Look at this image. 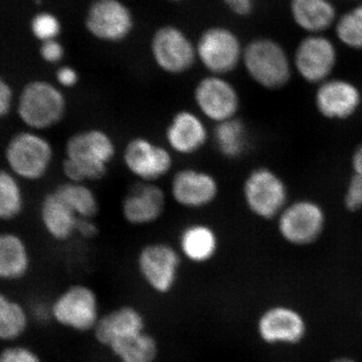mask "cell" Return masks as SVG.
<instances>
[{
    "mask_svg": "<svg viewBox=\"0 0 362 362\" xmlns=\"http://www.w3.org/2000/svg\"><path fill=\"white\" fill-rule=\"evenodd\" d=\"M335 362H354V361H349V359H339V361H337Z\"/></svg>",
    "mask_w": 362,
    "mask_h": 362,
    "instance_id": "cell-41",
    "label": "cell"
},
{
    "mask_svg": "<svg viewBox=\"0 0 362 362\" xmlns=\"http://www.w3.org/2000/svg\"><path fill=\"white\" fill-rule=\"evenodd\" d=\"M354 168L357 175H362V145L354 156Z\"/></svg>",
    "mask_w": 362,
    "mask_h": 362,
    "instance_id": "cell-40",
    "label": "cell"
},
{
    "mask_svg": "<svg viewBox=\"0 0 362 362\" xmlns=\"http://www.w3.org/2000/svg\"><path fill=\"white\" fill-rule=\"evenodd\" d=\"M80 218L56 192L45 195L40 206V221L52 240L59 243L70 240L77 233Z\"/></svg>",
    "mask_w": 362,
    "mask_h": 362,
    "instance_id": "cell-20",
    "label": "cell"
},
{
    "mask_svg": "<svg viewBox=\"0 0 362 362\" xmlns=\"http://www.w3.org/2000/svg\"><path fill=\"white\" fill-rule=\"evenodd\" d=\"M206 121L197 112L189 109L175 112L164 132L166 146L173 154L180 156L199 153L209 140Z\"/></svg>",
    "mask_w": 362,
    "mask_h": 362,
    "instance_id": "cell-14",
    "label": "cell"
},
{
    "mask_svg": "<svg viewBox=\"0 0 362 362\" xmlns=\"http://www.w3.org/2000/svg\"><path fill=\"white\" fill-rule=\"evenodd\" d=\"M39 52L40 59L49 65H58L66 56L65 47L59 40L40 42Z\"/></svg>",
    "mask_w": 362,
    "mask_h": 362,
    "instance_id": "cell-33",
    "label": "cell"
},
{
    "mask_svg": "<svg viewBox=\"0 0 362 362\" xmlns=\"http://www.w3.org/2000/svg\"><path fill=\"white\" fill-rule=\"evenodd\" d=\"M324 225L320 207L310 202H300L286 209L279 221V228L288 242L306 245L314 242Z\"/></svg>",
    "mask_w": 362,
    "mask_h": 362,
    "instance_id": "cell-18",
    "label": "cell"
},
{
    "mask_svg": "<svg viewBox=\"0 0 362 362\" xmlns=\"http://www.w3.org/2000/svg\"><path fill=\"white\" fill-rule=\"evenodd\" d=\"M316 104L320 113L328 118H347L361 104V93L346 81H328L319 88Z\"/></svg>",
    "mask_w": 362,
    "mask_h": 362,
    "instance_id": "cell-22",
    "label": "cell"
},
{
    "mask_svg": "<svg viewBox=\"0 0 362 362\" xmlns=\"http://www.w3.org/2000/svg\"><path fill=\"white\" fill-rule=\"evenodd\" d=\"M213 138L218 153L226 159L239 158L246 149V128L239 119L216 124Z\"/></svg>",
    "mask_w": 362,
    "mask_h": 362,
    "instance_id": "cell-29",
    "label": "cell"
},
{
    "mask_svg": "<svg viewBox=\"0 0 362 362\" xmlns=\"http://www.w3.org/2000/svg\"><path fill=\"white\" fill-rule=\"evenodd\" d=\"M68 106L62 88L45 78H35L21 88L14 110L25 129L44 132L63 122Z\"/></svg>",
    "mask_w": 362,
    "mask_h": 362,
    "instance_id": "cell-2",
    "label": "cell"
},
{
    "mask_svg": "<svg viewBox=\"0 0 362 362\" xmlns=\"http://www.w3.org/2000/svg\"><path fill=\"white\" fill-rule=\"evenodd\" d=\"M0 362H44L40 354L28 345L16 342L0 349Z\"/></svg>",
    "mask_w": 362,
    "mask_h": 362,
    "instance_id": "cell-32",
    "label": "cell"
},
{
    "mask_svg": "<svg viewBox=\"0 0 362 362\" xmlns=\"http://www.w3.org/2000/svg\"><path fill=\"white\" fill-rule=\"evenodd\" d=\"M295 23L307 32L327 30L335 20V7L328 0H291Z\"/></svg>",
    "mask_w": 362,
    "mask_h": 362,
    "instance_id": "cell-25",
    "label": "cell"
},
{
    "mask_svg": "<svg viewBox=\"0 0 362 362\" xmlns=\"http://www.w3.org/2000/svg\"><path fill=\"white\" fill-rule=\"evenodd\" d=\"M340 42L352 49H362V6L344 14L337 25Z\"/></svg>",
    "mask_w": 362,
    "mask_h": 362,
    "instance_id": "cell-30",
    "label": "cell"
},
{
    "mask_svg": "<svg viewBox=\"0 0 362 362\" xmlns=\"http://www.w3.org/2000/svg\"><path fill=\"white\" fill-rule=\"evenodd\" d=\"M197 61L209 75L223 76L232 73L243 61L239 37L223 25L209 26L195 42Z\"/></svg>",
    "mask_w": 362,
    "mask_h": 362,
    "instance_id": "cell-7",
    "label": "cell"
},
{
    "mask_svg": "<svg viewBox=\"0 0 362 362\" xmlns=\"http://www.w3.org/2000/svg\"><path fill=\"white\" fill-rule=\"evenodd\" d=\"M78 218H95L100 211L96 192L86 183H62L54 189Z\"/></svg>",
    "mask_w": 362,
    "mask_h": 362,
    "instance_id": "cell-27",
    "label": "cell"
},
{
    "mask_svg": "<svg viewBox=\"0 0 362 362\" xmlns=\"http://www.w3.org/2000/svg\"><path fill=\"white\" fill-rule=\"evenodd\" d=\"M247 209L257 216L273 218L284 206L287 190L283 181L266 168L252 171L243 187Z\"/></svg>",
    "mask_w": 362,
    "mask_h": 362,
    "instance_id": "cell-13",
    "label": "cell"
},
{
    "mask_svg": "<svg viewBox=\"0 0 362 362\" xmlns=\"http://www.w3.org/2000/svg\"><path fill=\"white\" fill-rule=\"evenodd\" d=\"M77 233L83 239H94L99 233V228L95 223L94 218H80L78 221Z\"/></svg>",
    "mask_w": 362,
    "mask_h": 362,
    "instance_id": "cell-39",
    "label": "cell"
},
{
    "mask_svg": "<svg viewBox=\"0 0 362 362\" xmlns=\"http://www.w3.org/2000/svg\"><path fill=\"white\" fill-rule=\"evenodd\" d=\"M107 349L118 362H156L160 354L158 340L147 330L113 343Z\"/></svg>",
    "mask_w": 362,
    "mask_h": 362,
    "instance_id": "cell-26",
    "label": "cell"
},
{
    "mask_svg": "<svg viewBox=\"0 0 362 362\" xmlns=\"http://www.w3.org/2000/svg\"><path fill=\"white\" fill-rule=\"evenodd\" d=\"M32 323L28 306L16 298L0 291V342H18L25 337Z\"/></svg>",
    "mask_w": 362,
    "mask_h": 362,
    "instance_id": "cell-24",
    "label": "cell"
},
{
    "mask_svg": "<svg viewBox=\"0 0 362 362\" xmlns=\"http://www.w3.org/2000/svg\"><path fill=\"white\" fill-rule=\"evenodd\" d=\"M20 178L0 169V223L16 220L25 211V194Z\"/></svg>",
    "mask_w": 362,
    "mask_h": 362,
    "instance_id": "cell-28",
    "label": "cell"
},
{
    "mask_svg": "<svg viewBox=\"0 0 362 362\" xmlns=\"http://www.w3.org/2000/svg\"><path fill=\"white\" fill-rule=\"evenodd\" d=\"M49 305L52 322L81 334L92 333L102 316L97 292L82 283L66 287Z\"/></svg>",
    "mask_w": 362,
    "mask_h": 362,
    "instance_id": "cell-4",
    "label": "cell"
},
{
    "mask_svg": "<svg viewBox=\"0 0 362 362\" xmlns=\"http://www.w3.org/2000/svg\"><path fill=\"white\" fill-rule=\"evenodd\" d=\"M182 257L173 245L154 242L144 245L136 257V268L145 285L161 296L170 294L180 281Z\"/></svg>",
    "mask_w": 362,
    "mask_h": 362,
    "instance_id": "cell-5",
    "label": "cell"
},
{
    "mask_svg": "<svg viewBox=\"0 0 362 362\" xmlns=\"http://www.w3.org/2000/svg\"><path fill=\"white\" fill-rule=\"evenodd\" d=\"M218 233L207 223H190L181 230L178 237L181 257L194 265L209 263L218 254Z\"/></svg>",
    "mask_w": 362,
    "mask_h": 362,
    "instance_id": "cell-19",
    "label": "cell"
},
{
    "mask_svg": "<svg viewBox=\"0 0 362 362\" xmlns=\"http://www.w3.org/2000/svg\"><path fill=\"white\" fill-rule=\"evenodd\" d=\"M4 156L7 170L21 181L37 182L51 171L54 149L42 132L25 129L9 138Z\"/></svg>",
    "mask_w": 362,
    "mask_h": 362,
    "instance_id": "cell-3",
    "label": "cell"
},
{
    "mask_svg": "<svg viewBox=\"0 0 362 362\" xmlns=\"http://www.w3.org/2000/svg\"><path fill=\"white\" fill-rule=\"evenodd\" d=\"M147 330L144 314L134 305H120L102 314L92 334L98 344L108 349L113 343Z\"/></svg>",
    "mask_w": 362,
    "mask_h": 362,
    "instance_id": "cell-16",
    "label": "cell"
},
{
    "mask_svg": "<svg viewBox=\"0 0 362 362\" xmlns=\"http://www.w3.org/2000/svg\"><path fill=\"white\" fill-rule=\"evenodd\" d=\"M32 267L30 247L18 233L0 232V282L13 283L28 276Z\"/></svg>",
    "mask_w": 362,
    "mask_h": 362,
    "instance_id": "cell-23",
    "label": "cell"
},
{
    "mask_svg": "<svg viewBox=\"0 0 362 362\" xmlns=\"http://www.w3.org/2000/svg\"><path fill=\"white\" fill-rule=\"evenodd\" d=\"M169 2H175V4H178V2L185 1V0H168Z\"/></svg>",
    "mask_w": 362,
    "mask_h": 362,
    "instance_id": "cell-42",
    "label": "cell"
},
{
    "mask_svg": "<svg viewBox=\"0 0 362 362\" xmlns=\"http://www.w3.org/2000/svg\"><path fill=\"white\" fill-rule=\"evenodd\" d=\"M56 84L62 89H73L80 82V75L75 68L71 66H59L54 74Z\"/></svg>",
    "mask_w": 362,
    "mask_h": 362,
    "instance_id": "cell-35",
    "label": "cell"
},
{
    "mask_svg": "<svg viewBox=\"0 0 362 362\" xmlns=\"http://www.w3.org/2000/svg\"><path fill=\"white\" fill-rule=\"evenodd\" d=\"M346 206L351 211L362 207V175H356L350 181L349 190L346 194Z\"/></svg>",
    "mask_w": 362,
    "mask_h": 362,
    "instance_id": "cell-36",
    "label": "cell"
},
{
    "mask_svg": "<svg viewBox=\"0 0 362 362\" xmlns=\"http://www.w3.org/2000/svg\"><path fill=\"white\" fill-rule=\"evenodd\" d=\"M152 61L163 73L180 76L194 68L197 62V47L180 26L162 25L150 40Z\"/></svg>",
    "mask_w": 362,
    "mask_h": 362,
    "instance_id": "cell-6",
    "label": "cell"
},
{
    "mask_svg": "<svg viewBox=\"0 0 362 362\" xmlns=\"http://www.w3.org/2000/svg\"><path fill=\"white\" fill-rule=\"evenodd\" d=\"M16 97L11 83L0 76V121L6 119L16 108Z\"/></svg>",
    "mask_w": 362,
    "mask_h": 362,
    "instance_id": "cell-34",
    "label": "cell"
},
{
    "mask_svg": "<svg viewBox=\"0 0 362 362\" xmlns=\"http://www.w3.org/2000/svg\"><path fill=\"white\" fill-rule=\"evenodd\" d=\"M223 4L233 13L239 16H247L254 9V0H223Z\"/></svg>",
    "mask_w": 362,
    "mask_h": 362,
    "instance_id": "cell-38",
    "label": "cell"
},
{
    "mask_svg": "<svg viewBox=\"0 0 362 362\" xmlns=\"http://www.w3.org/2000/svg\"><path fill=\"white\" fill-rule=\"evenodd\" d=\"M124 166L131 175L143 182H156L169 175L175 165L173 152L145 136H135L122 152Z\"/></svg>",
    "mask_w": 362,
    "mask_h": 362,
    "instance_id": "cell-10",
    "label": "cell"
},
{
    "mask_svg": "<svg viewBox=\"0 0 362 362\" xmlns=\"http://www.w3.org/2000/svg\"><path fill=\"white\" fill-rule=\"evenodd\" d=\"M242 62L250 77L268 89L282 87L291 76L284 49L272 40H252L245 47Z\"/></svg>",
    "mask_w": 362,
    "mask_h": 362,
    "instance_id": "cell-9",
    "label": "cell"
},
{
    "mask_svg": "<svg viewBox=\"0 0 362 362\" xmlns=\"http://www.w3.org/2000/svg\"><path fill=\"white\" fill-rule=\"evenodd\" d=\"M30 310V318L33 322L45 324L52 322L51 317V305L47 302L35 301V303L28 306Z\"/></svg>",
    "mask_w": 362,
    "mask_h": 362,
    "instance_id": "cell-37",
    "label": "cell"
},
{
    "mask_svg": "<svg viewBox=\"0 0 362 362\" xmlns=\"http://www.w3.org/2000/svg\"><path fill=\"white\" fill-rule=\"evenodd\" d=\"M166 209V194L156 182L138 181L124 195L121 214L128 225H153L162 218Z\"/></svg>",
    "mask_w": 362,
    "mask_h": 362,
    "instance_id": "cell-15",
    "label": "cell"
},
{
    "mask_svg": "<svg viewBox=\"0 0 362 362\" xmlns=\"http://www.w3.org/2000/svg\"><path fill=\"white\" fill-rule=\"evenodd\" d=\"M117 156L115 140L101 128H86L66 140L62 171L71 182L99 181Z\"/></svg>",
    "mask_w": 362,
    "mask_h": 362,
    "instance_id": "cell-1",
    "label": "cell"
},
{
    "mask_svg": "<svg viewBox=\"0 0 362 362\" xmlns=\"http://www.w3.org/2000/svg\"><path fill=\"white\" fill-rule=\"evenodd\" d=\"M220 194L216 176L202 169L180 168L170 181V197L176 204L185 209L197 211L214 204Z\"/></svg>",
    "mask_w": 362,
    "mask_h": 362,
    "instance_id": "cell-12",
    "label": "cell"
},
{
    "mask_svg": "<svg viewBox=\"0 0 362 362\" xmlns=\"http://www.w3.org/2000/svg\"><path fill=\"white\" fill-rule=\"evenodd\" d=\"M334 45L321 35H312L302 40L295 54V65L300 75L316 83L325 80L337 64Z\"/></svg>",
    "mask_w": 362,
    "mask_h": 362,
    "instance_id": "cell-17",
    "label": "cell"
},
{
    "mask_svg": "<svg viewBox=\"0 0 362 362\" xmlns=\"http://www.w3.org/2000/svg\"><path fill=\"white\" fill-rule=\"evenodd\" d=\"M258 332L262 339L268 343H295L303 337L305 324L296 311L276 307L261 316Z\"/></svg>",
    "mask_w": 362,
    "mask_h": 362,
    "instance_id": "cell-21",
    "label": "cell"
},
{
    "mask_svg": "<svg viewBox=\"0 0 362 362\" xmlns=\"http://www.w3.org/2000/svg\"><path fill=\"white\" fill-rule=\"evenodd\" d=\"M90 37L107 44H120L132 35L135 18L123 0H93L84 18Z\"/></svg>",
    "mask_w": 362,
    "mask_h": 362,
    "instance_id": "cell-8",
    "label": "cell"
},
{
    "mask_svg": "<svg viewBox=\"0 0 362 362\" xmlns=\"http://www.w3.org/2000/svg\"><path fill=\"white\" fill-rule=\"evenodd\" d=\"M192 100L197 113L216 124L235 118L240 105L235 86L223 76L209 74L195 84Z\"/></svg>",
    "mask_w": 362,
    "mask_h": 362,
    "instance_id": "cell-11",
    "label": "cell"
},
{
    "mask_svg": "<svg viewBox=\"0 0 362 362\" xmlns=\"http://www.w3.org/2000/svg\"><path fill=\"white\" fill-rule=\"evenodd\" d=\"M30 28L33 37L40 42L58 40L63 30L58 16L49 11L35 13L30 21Z\"/></svg>",
    "mask_w": 362,
    "mask_h": 362,
    "instance_id": "cell-31",
    "label": "cell"
}]
</instances>
